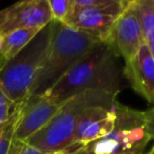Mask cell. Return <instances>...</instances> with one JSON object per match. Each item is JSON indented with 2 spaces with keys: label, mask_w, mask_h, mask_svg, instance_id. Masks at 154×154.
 <instances>
[{
  "label": "cell",
  "mask_w": 154,
  "mask_h": 154,
  "mask_svg": "<svg viewBox=\"0 0 154 154\" xmlns=\"http://www.w3.org/2000/svg\"><path fill=\"white\" fill-rule=\"evenodd\" d=\"M116 57L117 55L109 43H97L53 88L42 95L59 105L89 90L103 91L117 96L122 90V80Z\"/></svg>",
  "instance_id": "cell-1"
},
{
  "label": "cell",
  "mask_w": 154,
  "mask_h": 154,
  "mask_svg": "<svg viewBox=\"0 0 154 154\" xmlns=\"http://www.w3.org/2000/svg\"><path fill=\"white\" fill-rule=\"evenodd\" d=\"M96 37L74 30L53 20V37L42 64L35 77L31 94L42 95L90 52L97 43Z\"/></svg>",
  "instance_id": "cell-2"
},
{
  "label": "cell",
  "mask_w": 154,
  "mask_h": 154,
  "mask_svg": "<svg viewBox=\"0 0 154 154\" xmlns=\"http://www.w3.org/2000/svg\"><path fill=\"white\" fill-rule=\"evenodd\" d=\"M116 100V95L103 91L89 90L79 93L62 103L53 118L24 141L42 151L63 152L72 145L75 129L87 109L97 106L113 108Z\"/></svg>",
  "instance_id": "cell-3"
},
{
  "label": "cell",
  "mask_w": 154,
  "mask_h": 154,
  "mask_svg": "<svg viewBox=\"0 0 154 154\" xmlns=\"http://www.w3.org/2000/svg\"><path fill=\"white\" fill-rule=\"evenodd\" d=\"M53 37V21L0 71V85L15 105L30 95L35 77L42 64Z\"/></svg>",
  "instance_id": "cell-4"
},
{
  "label": "cell",
  "mask_w": 154,
  "mask_h": 154,
  "mask_svg": "<svg viewBox=\"0 0 154 154\" xmlns=\"http://www.w3.org/2000/svg\"><path fill=\"white\" fill-rule=\"evenodd\" d=\"M116 120L113 131L103 138L82 146L90 154H143L151 138L146 130L143 111L115 103Z\"/></svg>",
  "instance_id": "cell-5"
},
{
  "label": "cell",
  "mask_w": 154,
  "mask_h": 154,
  "mask_svg": "<svg viewBox=\"0 0 154 154\" xmlns=\"http://www.w3.org/2000/svg\"><path fill=\"white\" fill-rule=\"evenodd\" d=\"M128 3L129 1L125 0H113L110 5L105 7L78 11L70 10L62 23L74 30L96 37L105 42L109 37L114 23L120 17Z\"/></svg>",
  "instance_id": "cell-6"
},
{
  "label": "cell",
  "mask_w": 154,
  "mask_h": 154,
  "mask_svg": "<svg viewBox=\"0 0 154 154\" xmlns=\"http://www.w3.org/2000/svg\"><path fill=\"white\" fill-rule=\"evenodd\" d=\"M53 21L48 0H24L0 11V35L22 29H42Z\"/></svg>",
  "instance_id": "cell-7"
},
{
  "label": "cell",
  "mask_w": 154,
  "mask_h": 154,
  "mask_svg": "<svg viewBox=\"0 0 154 154\" xmlns=\"http://www.w3.org/2000/svg\"><path fill=\"white\" fill-rule=\"evenodd\" d=\"M105 42L109 43L116 55L122 56L125 61L130 60L145 43L143 31L133 10L132 1H129Z\"/></svg>",
  "instance_id": "cell-8"
},
{
  "label": "cell",
  "mask_w": 154,
  "mask_h": 154,
  "mask_svg": "<svg viewBox=\"0 0 154 154\" xmlns=\"http://www.w3.org/2000/svg\"><path fill=\"white\" fill-rule=\"evenodd\" d=\"M21 111L14 139L26 140L43 128L59 110V103H54L43 95L31 94L21 103Z\"/></svg>",
  "instance_id": "cell-9"
},
{
  "label": "cell",
  "mask_w": 154,
  "mask_h": 154,
  "mask_svg": "<svg viewBox=\"0 0 154 154\" xmlns=\"http://www.w3.org/2000/svg\"><path fill=\"white\" fill-rule=\"evenodd\" d=\"M122 74L137 94L154 103V56L146 42L130 60L125 61Z\"/></svg>",
  "instance_id": "cell-10"
},
{
  "label": "cell",
  "mask_w": 154,
  "mask_h": 154,
  "mask_svg": "<svg viewBox=\"0 0 154 154\" xmlns=\"http://www.w3.org/2000/svg\"><path fill=\"white\" fill-rule=\"evenodd\" d=\"M42 29H22L2 36V45L0 49V71L22 49H24Z\"/></svg>",
  "instance_id": "cell-11"
},
{
  "label": "cell",
  "mask_w": 154,
  "mask_h": 154,
  "mask_svg": "<svg viewBox=\"0 0 154 154\" xmlns=\"http://www.w3.org/2000/svg\"><path fill=\"white\" fill-rule=\"evenodd\" d=\"M115 120L116 113L115 110H114L107 117L103 118V119H98L89 125L84 130V132L75 139L73 145L69 147L66 150H64L63 152L71 151L73 149H76L78 147H82V146H85L87 143H90L92 141L98 140V139L106 137L113 131L114 127H115Z\"/></svg>",
  "instance_id": "cell-12"
},
{
  "label": "cell",
  "mask_w": 154,
  "mask_h": 154,
  "mask_svg": "<svg viewBox=\"0 0 154 154\" xmlns=\"http://www.w3.org/2000/svg\"><path fill=\"white\" fill-rule=\"evenodd\" d=\"M146 45L152 49L154 45V0H135L132 1Z\"/></svg>",
  "instance_id": "cell-13"
},
{
  "label": "cell",
  "mask_w": 154,
  "mask_h": 154,
  "mask_svg": "<svg viewBox=\"0 0 154 154\" xmlns=\"http://www.w3.org/2000/svg\"><path fill=\"white\" fill-rule=\"evenodd\" d=\"M53 20L63 22L70 11L71 0H48Z\"/></svg>",
  "instance_id": "cell-14"
},
{
  "label": "cell",
  "mask_w": 154,
  "mask_h": 154,
  "mask_svg": "<svg viewBox=\"0 0 154 154\" xmlns=\"http://www.w3.org/2000/svg\"><path fill=\"white\" fill-rule=\"evenodd\" d=\"M61 152H49L42 151L40 149L29 145L24 140H18L13 139L11 148H10L9 154H60Z\"/></svg>",
  "instance_id": "cell-15"
},
{
  "label": "cell",
  "mask_w": 154,
  "mask_h": 154,
  "mask_svg": "<svg viewBox=\"0 0 154 154\" xmlns=\"http://www.w3.org/2000/svg\"><path fill=\"white\" fill-rule=\"evenodd\" d=\"M15 106L16 105L8 97L0 85V127L9 119Z\"/></svg>",
  "instance_id": "cell-16"
},
{
  "label": "cell",
  "mask_w": 154,
  "mask_h": 154,
  "mask_svg": "<svg viewBox=\"0 0 154 154\" xmlns=\"http://www.w3.org/2000/svg\"><path fill=\"white\" fill-rule=\"evenodd\" d=\"M145 119H146V130L151 139H154V109L145 111Z\"/></svg>",
  "instance_id": "cell-17"
},
{
  "label": "cell",
  "mask_w": 154,
  "mask_h": 154,
  "mask_svg": "<svg viewBox=\"0 0 154 154\" xmlns=\"http://www.w3.org/2000/svg\"><path fill=\"white\" fill-rule=\"evenodd\" d=\"M66 154H90L87 150H85L82 147H78L76 149H73L71 151H68V152H64Z\"/></svg>",
  "instance_id": "cell-18"
},
{
  "label": "cell",
  "mask_w": 154,
  "mask_h": 154,
  "mask_svg": "<svg viewBox=\"0 0 154 154\" xmlns=\"http://www.w3.org/2000/svg\"><path fill=\"white\" fill-rule=\"evenodd\" d=\"M1 45H2V36L0 35V49H1Z\"/></svg>",
  "instance_id": "cell-19"
},
{
  "label": "cell",
  "mask_w": 154,
  "mask_h": 154,
  "mask_svg": "<svg viewBox=\"0 0 154 154\" xmlns=\"http://www.w3.org/2000/svg\"><path fill=\"white\" fill-rule=\"evenodd\" d=\"M148 154H154V146H153V148H152V149H151V151H150Z\"/></svg>",
  "instance_id": "cell-20"
},
{
  "label": "cell",
  "mask_w": 154,
  "mask_h": 154,
  "mask_svg": "<svg viewBox=\"0 0 154 154\" xmlns=\"http://www.w3.org/2000/svg\"><path fill=\"white\" fill-rule=\"evenodd\" d=\"M150 51H151V53L153 54V56H154V45H153V48H152V49H150Z\"/></svg>",
  "instance_id": "cell-21"
},
{
  "label": "cell",
  "mask_w": 154,
  "mask_h": 154,
  "mask_svg": "<svg viewBox=\"0 0 154 154\" xmlns=\"http://www.w3.org/2000/svg\"><path fill=\"white\" fill-rule=\"evenodd\" d=\"M60 154H66V153H64V152H61V153H60Z\"/></svg>",
  "instance_id": "cell-22"
},
{
  "label": "cell",
  "mask_w": 154,
  "mask_h": 154,
  "mask_svg": "<svg viewBox=\"0 0 154 154\" xmlns=\"http://www.w3.org/2000/svg\"><path fill=\"white\" fill-rule=\"evenodd\" d=\"M128 154H134V153H128Z\"/></svg>",
  "instance_id": "cell-23"
}]
</instances>
